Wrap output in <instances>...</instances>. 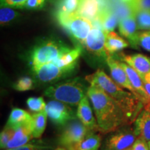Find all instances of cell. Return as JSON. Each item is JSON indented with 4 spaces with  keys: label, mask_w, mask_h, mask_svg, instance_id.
Masks as SVG:
<instances>
[{
    "label": "cell",
    "mask_w": 150,
    "mask_h": 150,
    "mask_svg": "<svg viewBox=\"0 0 150 150\" xmlns=\"http://www.w3.org/2000/svg\"><path fill=\"white\" fill-rule=\"evenodd\" d=\"M76 67L77 62L66 67H59L52 62L42 65L33 72L40 82L52 83L72 74Z\"/></svg>",
    "instance_id": "obj_6"
},
{
    "label": "cell",
    "mask_w": 150,
    "mask_h": 150,
    "mask_svg": "<svg viewBox=\"0 0 150 150\" xmlns=\"http://www.w3.org/2000/svg\"><path fill=\"white\" fill-rule=\"evenodd\" d=\"M97 20L106 33L113 31L119 24L117 15L110 7H106L101 12Z\"/></svg>",
    "instance_id": "obj_20"
},
{
    "label": "cell",
    "mask_w": 150,
    "mask_h": 150,
    "mask_svg": "<svg viewBox=\"0 0 150 150\" xmlns=\"http://www.w3.org/2000/svg\"><path fill=\"white\" fill-rule=\"evenodd\" d=\"M93 27L89 33L83 46L88 52L99 58L106 59L108 54L105 50L106 33L102 29L98 20L93 21Z\"/></svg>",
    "instance_id": "obj_7"
},
{
    "label": "cell",
    "mask_w": 150,
    "mask_h": 150,
    "mask_svg": "<svg viewBox=\"0 0 150 150\" xmlns=\"http://www.w3.org/2000/svg\"><path fill=\"white\" fill-rule=\"evenodd\" d=\"M148 145H149V149L150 150V141H148Z\"/></svg>",
    "instance_id": "obj_41"
},
{
    "label": "cell",
    "mask_w": 150,
    "mask_h": 150,
    "mask_svg": "<svg viewBox=\"0 0 150 150\" xmlns=\"http://www.w3.org/2000/svg\"><path fill=\"white\" fill-rule=\"evenodd\" d=\"M51 149V147L42 144H26L20 147L6 150H47Z\"/></svg>",
    "instance_id": "obj_34"
},
{
    "label": "cell",
    "mask_w": 150,
    "mask_h": 150,
    "mask_svg": "<svg viewBox=\"0 0 150 150\" xmlns=\"http://www.w3.org/2000/svg\"><path fill=\"white\" fill-rule=\"evenodd\" d=\"M79 0H57L55 16L56 20L76 12Z\"/></svg>",
    "instance_id": "obj_22"
},
{
    "label": "cell",
    "mask_w": 150,
    "mask_h": 150,
    "mask_svg": "<svg viewBox=\"0 0 150 150\" xmlns=\"http://www.w3.org/2000/svg\"><path fill=\"white\" fill-rule=\"evenodd\" d=\"M127 150H129V149H127Z\"/></svg>",
    "instance_id": "obj_43"
},
{
    "label": "cell",
    "mask_w": 150,
    "mask_h": 150,
    "mask_svg": "<svg viewBox=\"0 0 150 150\" xmlns=\"http://www.w3.org/2000/svg\"><path fill=\"white\" fill-rule=\"evenodd\" d=\"M27 0H0L1 7H8L13 9H23Z\"/></svg>",
    "instance_id": "obj_33"
},
{
    "label": "cell",
    "mask_w": 150,
    "mask_h": 150,
    "mask_svg": "<svg viewBox=\"0 0 150 150\" xmlns=\"http://www.w3.org/2000/svg\"><path fill=\"white\" fill-rule=\"evenodd\" d=\"M142 80H145L146 81H148L150 83V72L148 73L145 76V77L142 79Z\"/></svg>",
    "instance_id": "obj_39"
},
{
    "label": "cell",
    "mask_w": 150,
    "mask_h": 150,
    "mask_svg": "<svg viewBox=\"0 0 150 150\" xmlns=\"http://www.w3.org/2000/svg\"><path fill=\"white\" fill-rule=\"evenodd\" d=\"M132 7L135 11L137 10L150 11V0H138Z\"/></svg>",
    "instance_id": "obj_36"
},
{
    "label": "cell",
    "mask_w": 150,
    "mask_h": 150,
    "mask_svg": "<svg viewBox=\"0 0 150 150\" xmlns=\"http://www.w3.org/2000/svg\"><path fill=\"white\" fill-rule=\"evenodd\" d=\"M120 63L124 70H125V72L127 74V76H128L131 85H132L133 88L136 91L137 95H138V97H139L140 102L145 105L150 104L149 99L148 97L147 93H146L145 87H144L142 79L128 64H127L126 63H123V62H120Z\"/></svg>",
    "instance_id": "obj_17"
},
{
    "label": "cell",
    "mask_w": 150,
    "mask_h": 150,
    "mask_svg": "<svg viewBox=\"0 0 150 150\" xmlns=\"http://www.w3.org/2000/svg\"><path fill=\"white\" fill-rule=\"evenodd\" d=\"M13 134L14 129L6 125L0 134V145L1 149H5L8 142L13 138Z\"/></svg>",
    "instance_id": "obj_30"
},
{
    "label": "cell",
    "mask_w": 150,
    "mask_h": 150,
    "mask_svg": "<svg viewBox=\"0 0 150 150\" xmlns=\"http://www.w3.org/2000/svg\"><path fill=\"white\" fill-rule=\"evenodd\" d=\"M86 80L90 84H96L102 88L120 105L130 122L134 120L137 111L139 110L140 104H142L134 94L125 91L112 79L109 77L104 71L100 69L93 74L86 76Z\"/></svg>",
    "instance_id": "obj_2"
},
{
    "label": "cell",
    "mask_w": 150,
    "mask_h": 150,
    "mask_svg": "<svg viewBox=\"0 0 150 150\" xmlns=\"http://www.w3.org/2000/svg\"><path fill=\"white\" fill-rule=\"evenodd\" d=\"M72 49L58 38L42 39L33 47L30 52V64L33 71L46 63L59 59Z\"/></svg>",
    "instance_id": "obj_3"
},
{
    "label": "cell",
    "mask_w": 150,
    "mask_h": 150,
    "mask_svg": "<svg viewBox=\"0 0 150 150\" xmlns=\"http://www.w3.org/2000/svg\"><path fill=\"white\" fill-rule=\"evenodd\" d=\"M135 129L125 128L110 136L106 142V150H127L130 149L138 138Z\"/></svg>",
    "instance_id": "obj_9"
},
{
    "label": "cell",
    "mask_w": 150,
    "mask_h": 150,
    "mask_svg": "<svg viewBox=\"0 0 150 150\" xmlns=\"http://www.w3.org/2000/svg\"><path fill=\"white\" fill-rule=\"evenodd\" d=\"M102 137L99 134H90L72 150H97L101 145Z\"/></svg>",
    "instance_id": "obj_23"
},
{
    "label": "cell",
    "mask_w": 150,
    "mask_h": 150,
    "mask_svg": "<svg viewBox=\"0 0 150 150\" xmlns=\"http://www.w3.org/2000/svg\"><path fill=\"white\" fill-rule=\"evenodd\" d=\"M129 150H130V149H129Z\"/></svg>",
    "instance_id": "obj_44"
},
{
    "label": "cell",
    "mask_w": 150,
    "mask_h": 150,
    "mask_svg": "<svg viewBox=\"0 0 150 150\" xmlns=\"http://www.w3.org/2000/svg\"><path fill=\"white\" fill-rule=\"evenodd\" d=\"M120 1L124 4H126L130 5L131 6H133L138 0H120Z\"/></svg>",
    "instance_id": "obj_38"
},
{
    "label": "cell",
    "mask_w": 150,
    "mask_h": 150,
    "mask_svg": "<svg viewBox=\"0 0 150 150\" xmlns=\"http://www.w3.org/2000/svg\"><path fill=\"white\" fill-rule=\"evenodd\" d=\"M106 63L109 67L111 77L118 85L122 88H126L129 92L133 93L137 98L139 99L136 91H135L132 85H131L127 74L122 66L121 63L112 57L111 55H108L107 59H106ZM140 100V99H139Z\"/></svg>",
    "instance_id": "obj_11"
},
{
    "label": "cell",
    "mask_w": 150,
    "mask_h": 150,
    "mask_svg": "<svg viewBox=\"0 0 150 150\" xmlns=\"http://www.w3.org/2000/svg\"><path fill=\"white\" fill-rule=\"evenodd\" d=\"M27 104L29 109L33 112H39L45 110L47 104L42 97H29L27 100Z\"/></svg>",
    "instance_id": "obj_28"
},
{
    "label": "cell",
    "mask_w": 150,
    "mask_h": 150,
    "mask_svg": "<svg viewBox=\"0 0 150 150\" xmlns=\"http://www.w3.org/2000/svg\"><path fill=\"white\" fill-rule=\"evenodd\" d=\"M143 84H144V87H145L146 93H147L148 97H149V101H150V83L148 81H146L145 80H143Z\"/></svg>",
    "instance_id": "obj_37"
},
{
    "label": "cell",
    "mask_w": 150,
    "mask_h": 150,
    "mask_svg": "<svg viewBox=\"0 0 150 150\" xmlns=\"http://www.w3.org/2000/svg\"><path fill=\"white\" fill-rule=\"evenodd\" d=\"M129 46V42L128 41L125 40L114 31L106 33L105 50L108 55H112L128 47Z\"/></svg>",
    "instance_id": "obj_19"
},
{
    "label": "cell",
    "mask_w": 150,
    "mask_h": 150,
    "mask_svg": "<svg viewBox=\"0 0 150 150\" xmlns=\"http://www.w3.org/2000/svg\"><path fill=\"white\" fill-rule=\"evenodd\" d=\"M135 14L138 30L150 31V11L137 10Z\"/></svg>",
    "instance_id": "obj_26"
},
{
    "label": "cell",
    "mask_w": 150,
    "mask_h": 150,
    "mask_svg": "<svg viewBox=\"0 0 150 150\" xmlns=\"http://www.w3.org/2000/svg\"><path fill=\"white\" fill-rule=\"evenodd\" d=\"M118 27L120 34L127 38L131 47L138 50L140 46L138 41L139 32H138L135 12L127 18L120 20Z\"/></svg>",
    "instance_id": "obj_12"
},
{
    "label": "cell",
    "mask_w": 150,
    "mask_h": 150,
    "mask_svg": "<svg viewBox=\"0 0 150 150\" xmlns=\"http://www.w3.org/2000/svg\"><path fill=\"white\" fill-rule=\"evenodd\" d=\"M33 87V81L29 76H24L20 78L14 83L13 88L18 91L23 92L30 91Z\"/></svg>",
    "instance_id": "obj_29"
},
{
    "label": "cell",
    "mask_w": 150,
    "mask_h": 150,
    "mask_svg": "<svg viewBox=\"0 0 150 150\" xmlns=\"http://www.w3.org/2000/svg\"><path fill=\"white\" fill-rule=\"evenodd\" d=\"M120 55L122 61L132 67L142 79L150 72V58L148 56L141 54L133 55L121 54Z\"/></svg>",
    "instance_id": "obj_15"
},
{
    "label": "cell",
    "mask_w": 150,
    "mask_h": 150,
    "mask_svg": "<svg viewBox=\"0 0 150 150\" xmlns=\"http://www.w3.org/2000/svg\"><path fill=\"white\" fill-rule=\"evenodd\" d=\"M87 90L81 79L76 77L50 86L45 91V95L54 100L75 106H78L87 95Z\"/></svg>",
    "instance_id": "obj_4"
},
{
    "label": "cell",
    "mask_w": 150,
    "mask_h": 150,
    "mask_svg": "<svg viewBox=\"0 0 150 150\" xmlns=\"http://www.w3.org/2000/svg\"><path fill=\"white\" fill-rule=\"evenodd\" d=\"M81 52L82 48L81 47V46H76L75 48L72 49L71 51L67 52L52 63L59 67L68 66V65L77 62V60L81 54Z\"/></svg>",
    "instance_id": "obj_25"
},
{
    "label": "cell",
    "mask_w": 150,
    "mask_h": 150,
    "mask_svg": "<svg viewBox=\"0 0 150 150\" xmlns=\"http://www.w3.org/2000/svg\"><path fill=\"white\" fill-rule=\"evenodd\" d=\"M33 119V135L34 138H40L46 128L47 113L45 110L32 115Z\"/></svg>",
    "instance_id": "obj_24"
},
{
    "label": "cell",
    "mask_w": 150,
    "mask_h": 150,
    "mask_svg": "<svg viewBox=\"0 0 150 150\" xmlns=\"http://www.w3.org/2000/svg\"><path fill=\"white\" fill-rule=\"evenodd\" d=\"M47 0H27L23 9L29 11H38L44 8Z\"/></svg>",
    "instance_id": "obj_31"
},
{
    "label": "cell",
    "mask_w": 150,
    "mask_h": 150,
    "mask_svg": "<svg viewBox=\"0 0 150 150\" xmlns=\"http://www.w3.org/2000/svg\"><path fill=\"white\" fill-rule=\"evenodd\" d=\"M90 130L79 121H74L64 129L59 137V144L68 150H72L83 140Z\"/></svg>",
    "instance_id": "obj_8"
},
{
    "label": "cell",
    "mask_w": 150,
    "mask_h": 150,
    "mask_svg": "<svg viewBox=\"0 0 150 150\" xmlns=\"http://www.w3.org/2000/svg\"><path fill=\"white\" fill-rule=\"evenodd\" d=\"M20 16V13L13 8L1 7L0 9V23L1 26L7 25Z\"/></svg>",
    "instance_id": "obj_27"
},
{
    "label": "cell",
    "mask_w": 150,
    "mask_h": 150,
    "mask_svg": "<svg viewBox=\"0 0 150 150\" xmlns=\"http://www.w3.org/2000/svg\"><path fill=\"white\" fill-rule=\"evenodd\" d=\"M145 106H147V107H149V108H150V104H147V105H145Z\"/></svg>",
    "instance_id": "obj_42"
},
{
    "label": "cell",
    "mask_w": 150,
    "mask_h": 150,
    "mask_svg": "<svg viewBox=\"0 0 150 150\" xmlns=\"http://www.w3.org/2000/svg\"><path fill=\"white\" fill-rule=\"evenodd\" d=\"M135 131L138 137L150 141V108L147 106L139 112L135 120Z\"/></svg>",
    "instance_id": "obj_18"
},
{
    "label": "cell",
    "mask_w": 150,
    "mask_h": 150,
    "mask_svg": "<svg viewBox=\"0 0 150 150\" xmlns=\"http://www.w3.org/2000/svg\"><path fill=\"white\" fill-rule=\"evenodd\" d=\"M138 41L139 45L150 53V31L138 33Z\"/></svg>",
    "instance_id": "obj_32"
},
{
    "label": "cell",
    "mask_w": 150,
    "mask_h": 150,
    "mask_svg": "<svg viewBox=\"0 0 150 150\" xmlns=\"http://www.w3.org/2000/svg\"><path fill=\"white\" fill-rule=\"evenodd\" d=\"M33 119L31 122L14 129V134L8 142L6 149H13L24 145L33 138Z\"/></svg>",
    "instance_id": "obj_14"
},
{
    "label": "cell",
    "mask_w": 150,
    "mask_h": 150,
    "mask_svg": "<svg viewBox=\"0 0 150 150\" xmlns=\"http://www.w3.org/2000/svg\"><path fill=\"white\" fill-rule=\"evenodd\" d=\"M55 150H65V149H63V148H58V149H56Z\"/></svg>",
    "instance_id": "obj_40"
},
{
    "label": "cell",
    "mask_w": 150,
    "mask_h": 150,
    "mask_svg": "<svg viewBox=\"0 0 150 150\" xmlns=\"http://www.w3.org/2000/svg\"><path fill=\"white\" fill-rule=\"evenodd\" d=\"M32 121L33 116L31 115L29 112L21 108H15L11 110L6 125L15 129L29 124Z\"/></svg>",
    "instance_id": "obj_21"
},
{
    "label": "cell",
    "mask_w": 150,
    "mask_h": 150,
    "mask_svg": "<svg viewBox=\"0 0 150 150\" xmlns=\"http://www.w3.org/2000/svg\"><path fill=\"white\" fill-rule=\"evenodd\" d=\"M77 106L76 116L79 119L81 122L87 127L90 131H99L97 120L93 115V110L90 104L89 98L87 95L81 101Z\"/></svg>",
    "instance_id": "obj_16"
},
{
    "label": "cell",
    "mask_w": 150,
    "mask_h": 150,
    "mask_svg": "<svg viewBox=\"0 0 150 150\" xmlns=\"http://www.w3.org/2000/svg\"><path fill=\"white\" fill-rule=\"evenodd\" d=\"M45 110L48 117L54 123L64 125L67 122L75 119L74 111L69 105L59 101L52 100L47 104Z\"/></svg>",
    "instance_id": "obj_10"
},
{
    "label": "cell",
    "mask_w": 150,
    "mask_h": 150,
    "mask_svg": "<svg viewBox=\"0 0 150 150\" xmlns=\"http://www.w3.org/2000/svg\"><path fill=\"white\" fill-rule=\"evenodd\" d=\"M59 24L70 33L73 39L83 45L91 32L93 24L88 19L80 16L76 13L69 16L57 19Z\"/></svg>",
    "instance_id": "obj_5"
},
{
    "label": "cell",
    "mask_w": 150,
    "mask_h": 150,
    "mask_svg": "<svg viewBox=\"0 0 150 150\" xmlns=\"http://www.w3.org/2000/svg\"><path fill=\"white\" fill-rule=\"evenodd\" d=\"M108 7L106 4V0H79L76 13L91 21L96 20L101 12Z\"/></svg>",
    "instance_id": "obj_13"
},
{
    "label": "cell",
    "mask_w": 150,
    "mask_h": 150,
    "mask_svg": "<svg viewBox=\"0 0 150 150\" xmlns=\"http://www.w3.org/2000/svg\"><path fill=\"white\" fill-rule=\"evenodd\" d=\"M130 150H149L148 142L142 137H138L134 145L129 149Z\"/></svg>",
    "instance_id": "obj_35"
},
{
    "label": "cell",
    "mask_w": 150,
    "mask_h": 150,
    "mask_svg": "<svg viewBox=\"0 0 150 150\" xmlns=\"http://www.w3.org/2000/svg\"><path fill=\"white\" fill-rule=\"evenodd\" d=\"M87 96L93 104L101 133L112 132L131 122L120 105L99 86L91 84L88 88Z\"/></svg>",
    "instance_id": "obj_1"
}]
</instances>
